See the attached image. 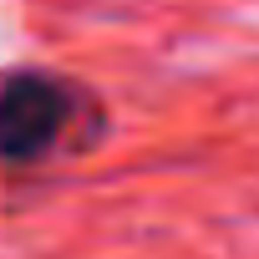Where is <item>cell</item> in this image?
<instances>
[{"label": "cell", "instance_id": "obj_1", "mask_svg": "<svg viewBox=\"0 0 259 259\" xmlns=\"http://www.w3.org/2000/svg\"><path fill=\"white\" fill-rule=\"evenodd\" d=\"M102 133L97 97L46 66L0 71V163L36 168L61 153H81Z\"/></svg>", "mask_w": 259, "mask_h": 259}]
</instances>
